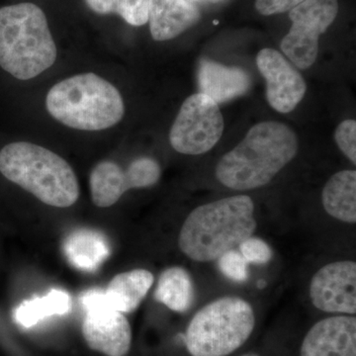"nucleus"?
Wrapping results in <instances>:
<instances>
[{"instance_id": "nucleus-1", "label": "nucleus", "mask_w": 356, "mask_h": 356, "mask_svg": "<svg viewBox=\"0 0 356 356\" xmlns=\"http://www.w3.org/2000/svg\"><path fill=\"white\" fill-rule=\"evenodd\" d=\"M298 149V138L291 128L280 122H261L220 159L217 179L234 191L259 188L296 156Z\"/></svg>"}, {"instance_id": "nucleus-2", "label": "nucleus", "mask_w": 356, "mask_h": 356, "mask_svg": "<svg viewBox=\"0 0 356 356\" xmlns=\"http://www.w3.org/2000/svg\"><path fill=\"white\" fill-rule=\"evenodd\" d=\"M257 229L250 196L220 199L195 208L180 229L178 245L194 261H216L240 245Z\"/></svg>"}, {"instance_id": "nucleus-3", "label": "nucleus", "mask_w": 356, "mask_h": 356, "mask_svg": "<svg viewBox=\"0 0 356 356\" xmlns=\"http://www.w3.org/2000/svg\"><path fill=\"white\" fill-rule=\"evenodd\" d=\"M58 50L44 11L30 2L0 8V67L29 81L50 69Z\"/></svg>"}, {"instance_id": "nucleus-4", "label": "nucleus", "mask_w": 356, "mask_h": 356, "mask_svg": "<svg viewBox=\"0 0 356 356\" xmlns=\"http://www.w3.org/2000/svg\"><path fill=\"white\" fill-rule=\"evenodd\" d=\"M0 173L53 207H70L79 197V180L70 163L32 143H10L2 147Z\"/></svg>"}, {"instance_id": "nucleus-5", "label": "nucleus", "mask_w": 356, "mask_h": 356, "mask_svg": "<svg viewBox=\"0 0 356 356\" xmlns=\"http://www.w3.org/2000/svg\"><path fill=\"white\" fill-rule=\"evenodd\" d=\"M46 107L63 125L81 131L114 127L125 113L118 89L93 72L76 74L55 84L47 95Z\"/></svg>"}, {"instance_id": "nucleus-6", "label": "nucleus", "mask_w": 356, "mask_h": 356, "mask_svg": "<svg viewBox=\"0 0 356 356\" xmlns=\"http://www.w3.org/2000/svg\"><path fill=\"white\" fill-rule=\"evenodd\" d=\"M254 325L250 303L238 297H222L193 316L185 344L192 356H228L250 339Z\"/></svg>"}, {"instance_id": "nucleus-7", "label": "nucleus", "mask_w": 356, "mask_h": 356, "mask_svg": "<svg viewBox=\"0 0 356 356\" xmlns=\"http://www.w3.org/2000/svg\"><path fill=\"white\" fill-rule=\"evenodd\" d=\"M219 105L207 95L189 96L180 107L170 132V145L178 153L199 156L216 146L224 132Z\"/></svg>"}, {"instance_id": "nucleus-8", "label": "nucleus", "mask_w": 356, "mask_h": 356, "mask_svg": "<svg viewBox=\"0 0 356 356\" xmlns=\"http://www.w3.org/2000/svg\"><path fill=\"white\" fill-rule=\"evenodd\" d=\"M339 13L337 0H304L289 11L292 26L281 42V50L300 70H307L318 57V39Z\"/></svg>"}, {"instance_id": "nucleus-9", "label": "nucleus", "mask_w": 356, "mask_h": 356, "mask_svg": "<svg viewBox=\"0 0 356 356\" xmlns=\"http://www.w3.org/2000/svg\"><path fill=\"white\" fill-rule=\"evenodd\" d=\"M79 301L86 311L83 336L89 348L106 356L127 355L132 343L130 323L107 305L104 290H88Z\"/></svg>"}, {"instance_id": "nucleus-10", "label": "nucleus", "mask_w": 356, "mask_h": 356, "mask_svg": "<svg viewBox=\"0 0 356 356\" xmlns=\"http://www.w3.org/2000/svg\"><path fill=\"white\" fill-rule=\"evenodd\" d=\"M161 175L158 161L147 156L136 159L126 170L113 161H102L91 170L89 177L91 199L97 207L108 208L130 189L153 186Z\"/></svg>"}, {"instance_id": "nucleus-11", "label": "nucleus", "mask_w": 356, "mask_h": 356, "mask_svg": "<svg viewBox=\"0 0 356 356\" xmlns=\"http://www.w3.org/2000/svg\"><path fill=\"white\" fill-rule=\"evenodd\" d=\"M313 305L325 313H356V264L334 261L318 269L310 284Z\"/></svg>"}, {"instance_id": "nucleus-12", "label": "nucleus", "mask_w": 356, "mask_h": 356, "mask_svg": "<svg viewBox=\"0 0 356 356\" xmlns=\"http://www.w3.org/2000/svg\"><path fill=\"white\" fill-rule=\"evenodd\" d=\"M257 65L266 79L269 105L280 113H289L296 108L307 91L305 81L299 72L280 51L269 48L257 54Z\"/></svg>"}, {"instance_id": "nucleus-13", "label": "nucleus", "mask_w": 356, "mask_h": 356, "mask_svg": "<svg viewBox=\"0 0 356 356\" xmlns=\"http://www.w3.org/2000/svg\"><path fill=\"white\" fill-rule=\"evenodd\" d=\"M301 356H356V318L336 316L318 321L307 332Z\"/></svg>"}, {"instance_id": "nucleus-14", "label": "nucleus", "mask_w": 356, "mask_h": 356, "mask_svg": "<svg viewBox=\"0 0 356 356\" xmlns=\"http://www.w3.org/2000/svg\"><path fill=\"white\" fill-rule=\"evenodd\" d=\"M200 11L188 0H151L149 31L154 41L177 38L200 19Z\"/></svg>"}, {"instance_id": "nucleus-15", "label": "nucleus", "mask_w": 356, "mask_h": 356, "mask_svg": "<svg viewBox=\"0 0 356 356\" xmlns=\"http://www.w3.org/2000/svg\"><path fill=\"white\" fill-rule=\"evenodd\" d=\"M198 84L200 93L220 104L247 93L250 79L240 67H227L204 58L199 65Z\"/></svg>"}, {"instance_id": "nucleus-16", "label": "nucleus", "mask_w": 356, "mask_h": 356, "mask_svg": "<svg viewBox=\"0 0 356 356\" xmlns=\"http://www.w3.org/2000/svg\"><path fill=\"white\" fill-rule=\"evenodd\" d=\"M65 257L74 268L95 271L111 254L108 240L100 232L79 229L72 232L64 243Z\"/></svg>"}, {"instance_id": "nucleus-17", "label": "nucleus", "mask_w": 356, "mask_h": 356, "mask_svg": "<svg viewBox=\"0 0 356 356\" xmlns=\"http://www.w3.org/2000/svg\"><path fill=\"white\" fill-rule=\"evenodd\" d=\"M154 284L153 273L134 269L117 274L104 290L107 305L123 314L137 310Z\"/></svg>"}, {"instance_id": "nucleus-18", "label": "nucleus", "mask_w": 356, "mask_h": 356, "mask_svg": "<svg viewBox=\"0 0 356 356\" xmlns=\"http://www.w3.org/2000/svg\"><path fill=\"white\" fill-rule=\"evenodd\" d=\"M322 203L330 216L348 224H355V170L334 173L323 189Z\"/></svg>"}, {"instance_id": "nucleus-19", "label": "nucleus", "mask_w": 356, "mask_h": 356, "mask_svg": "<svg viewBox=\"0 0 356 356\" xmlns=\"http://www.w3.org/2000/svg\"><path fill=\"white\" fill-rule=\"evenodd\" d=\"M154 299L177 313L188 310L194 300L191 276L182 267L166 268L159 276Z\"/></svg>"}, {"instance_id": "nucleus-20", "label": "nucleus", "mask_w": 356, "mask_h": 356, "mask_svg": "<svg viewBox=\"0 0 356 356\" xmlns=\"http://www.w3.org/2000/svg\"><path fill=\"white\" fill-rule=\"evenodd\" d=\"M72 298L65 290L51 289L43 297L25 300L14 312V320L21 327L29 329L40 321L69 313L72 309Z\"/></svg>"}, {"instance_id": "nucleus-21", "label": "nucleus", "mask_w": 356, "mask_h": 356, "mask_svg": "<svg viewBox=\"0 0 356 356\" xmlns=\"http://www.w3.org/2000/svg\"><path fill=\"white\" fill-rule=\"evenodd\" d=\"M219 268L229 280L236 282H245L248 277V262L242 254L235 250H229L219 257Z\"/></svg>"}, {"instance_id": "nucleus-22", "label": "nucleus", "mask_w": 356, "mask_h": 356, "mask_svg": "<svg viewBox=\"0 0 356 356\" xmlns=\"http://www.w3.org/2000/svg\"><path fill=\"white\" fill-rule=\"evenodd\" d=\"M151 0H120L117 14L128 24L143 26L149 21Z\"/></svg>"}, {"instance_id": "nucleus-23", "label": "nucleus", "mask_w": 356, "mask_h": 356, "mask_svg": "<svg viewBox=\"0 0 356 356\" xmlns=\"http://www.w3.org/2000/svg\"><path fill=\"white\" fill-rule=\"evenodd\" d=\"M334 139L341 151L353 165L356 163V121L344 120L337 126Z\"/></svg>"}, {"instance_id": "nucleus-24", "label": "nucleus", "mask_w": 356, "mask_h": 356, "mask_svg": "<svg viewBox=\"0 0 356 356\" xmlns=\"http://www.w3.org/2000/svg\"><path fill=\"white\" fill-rule=\"evenodd\" d=\"M240 252L243 259L250 264H264L271 261L273 250L268 243L259 238L250 236L240 245Z\"/></svg>"}, {"instance_id": "nucleus-25", "label": "nucleus", "mask_w": 356, "mask_h": 356, "mask_svg": "<svg viewBox=\"0 0 356 356\" xmlns=\"http://www.w3.org/2000/svg\"><path fill=\"white\" fill-rule=\"evenodd\" d=\"M304 0H257L255 8L261 15H274L291 10Z\"/></svg>"}, {"instance_id": "nucleus-26", "label": "nucleus", "mask_w": 356, "mask_h": 356, "mask_svg": "<svg viewBox=\"0 0 356 356\" xmlns=\"http://www.w3.org/2000/svg\"><path fill=\"white\" fill-rule=\"evenodd\" d=\"M89 8L99 15L117 14L120 0H86Z\"/></svg>"}, {"instance_id": "nucleus-27", "label": "nucleus", "mask_w": 356, "mask_h": 356, "mask_svg": "<svg viewBox=\"0 0 356 356\" xmlns=\"http://www.w3.org/2000/svg\"><path fill=\"white\" fill-rule=\"evenodd\" d=\"M266 286V281L261 280V281H259V282H257V287L261 288V289H262V288H264Z\"/></svg>"}, {"instance_id": "nucleus-28", "label": "nucleus", "mask_w": 356, "mask_h": 356, "mask_svg": "<svg viewBox=\"0 0 356 356\" xmlns=\"http://www.w3.org/2000/svg\"><path fill=\"white\" fill-rule=\"evenodd\" d=\"M243 356H259V355H257V353H247V355H243Z\"/></svg>"}, {"instance_id": "nucleus-29", "label": "nucleus", "mask_w": 356, "mask_h": 356, "mask_svg": "<svg viewBox=\"0 0 356 356\" xmlns=\"http://www.w3.org/2000/svg\"><path fill=\"white\" fill-rule=\"evenodd\" d=\"M213 1H219V0H213Z\"/></svg>"}]
</instances>
